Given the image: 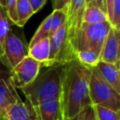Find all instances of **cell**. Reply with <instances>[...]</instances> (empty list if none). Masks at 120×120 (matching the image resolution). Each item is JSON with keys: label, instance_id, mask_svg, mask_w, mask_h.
<instances>
[{"label": "cell", "instance_id": "obj_1", "mask_svg": "<svg viewBox=\"0 0 120 120\" xmlns=\"http://www.w3.org/2000/svg\"><path fill=\"white\" fill-rule=\"evenodd\" d=\"M89 78L90 68L82 66L77 60L65 65L61 92L64 120L76 116L86 107L91 106Z\"/></svg>", "mask_w": 120, "mask_h": 120}, {"label": "cell", "instance_id": "obj_2", "mask_svg": "<svg viewBox=\"0 0 120 120\" xmlns=\"http://www.w3.org/2000/svg\"><path fill=\"white\" fill-rule=\"evenodd\" d=\"M65 65H54L39 71L36 79L27 86L21 89L33 107L45 98L54 97L61 100L62 82Z\"/></svg>", "mask_w": 120, "mask_h": 120}, {"label": "cell", "instance_id": "obj_3", "mask_svg": "<svg viewBox=\"0 0 120 120\" xmlns=\"http://www.w3.org/2000/svg\"><path fill=\"white\" fill-rule=\"evenodd\" d=\"M111 27L109 22L100 23L82 22V25L72 41L75 52L89 49L100 52Z\"/></svg>", "mask_w": 120, "mask_h": 120}, {"label": "cell", "instance_id": "obj_4", "mask_svg": "<svg viewBox=\"0 0 120 120\" xmlns=\"http://www.w3.org/2000/svg\"><path fill=\"white\" fill-rule=\"evenodd\" d=\"M89 98L91 105H99L120 112V94L101 78L96 68H90Z\"/></svg>", "mask_w": 120, "mask_h": 120}, {"label": "cell", "instance_id": "obj_5", "mask_svg": "<svg viewBox=\"0 0 120 120\" xmlns=\"http://www.w3.org/2000/svg\"><path fill=\"white\" fill-rule=\"evenodd\" d=\"M74 60H76V52L68 39L67 23L65 22L50 38V55L45 68L54 65H66Z\"/></svg>", "mask_w": 120, "mask_h": 120}, {"label": "cell", "instance_id": "obj_6", "mask_svg": "<svg viewBox=\"0 0 120 120\" xmlns=\"http://www.w3.org/2000/svg\"><path fill=\"white\" fill-rule=\"evenodd\" d=\"M27 55L28 45L18 33L10 29L5 38L4 56L0 64L3 65L8 71H10Z\"/></svg>", "mask_w": 120, "mask_h": 120}, {"label": "cell", "instance_id": "obj_7", "mask_svg": "<svg viewBox=\"0 0 120 120\" xmlns=\"http://www.w3.org/2000/svg\"><path fill=\"white\" fill-rule=\"evenodd\" d=\"M41 68L42 66L39 62L27 55L8 71L10 82L16 89H22L36 79Z\"/></svg>", "mask_w": 120, "mask_h": 120}, {"label": "cell", "instance_id": "obj_8", "mask_svg": "<svg viewBox=\"0 0 120 120\" xmlns=\"http://www.w3.org/2000/svg\"><path fill=\"white\" fill-rule=\"evenodd\" d=\"M21 100L16 88L10 82L8 71L0 68V120L12 104Z\"/></svg>", "mask_w": 120, "mask_h": 120}, {"label": "cell", "instance_id": "obj_9", "mask_svg": "<svg viewBox=\"0 0 120 120\" xmlns=\"http://www.w3.org/2000/svg\"><path fill=\"white\" fill-rule=\"evenodd\" d=\"M86 7L85 0H70L68 8L67 15V30L68 39L72 45L74 37L80 29L82 22V15ZM73 47V46H72Z\"/></svg>", "mask_w": 120, "mask_h": 120}, {"label": "cell", "instance_id": "obj_10", "mask_svg": "<svg viewBox=\"0 0 120 120\" xmlns=\"http://www.w3.org/2000/svg\"><path fill=\"white\" fill-rule=\"evenodd\" d=\"M33 108L38 120H64L61 100L58 98H45Z\"/></svg>", "mask_w": 120, "mask_h": 120}, {"label": "cell", "instance_id": "obj_11", "mask_svg": "<svg viewBox=\"0 0 120 120\" xmlns=\"http://www.w3.org/2000/svg\"><path fill=\"white\" fill-rule=\"evenodd\" d=\"M120 31L111 27L106 39L103 43L100 52V61L119 65V45H120Z\"/></svg>", "mask_w": 120, "mask_h": 120}, {"label": "cell", "instance_id": "obj_12", "mask_svg": "<svg viewBox=\"0 0 120 120\" xmlns=\"http://www.w3.org/2000/svg\"><path fill=\"white\" fill-rule=\"evenodd\" d=\"M2 120H38L33 106L27 101L12 104L5 112Z\"/></svg>", "mask_w": 120, "mask_h": 120}, {"label": "cell", "instance_id": "obj_13", "mask_svg": "<svg viewBox=\"0 0 120 120\" xmlns=\"http://www.w3.org/2000/svg\"><path fill=\"white\" fill-rule=\"evenodd\" d=\"M101 78L109 83L116 92L120 94V76H119V65L110 64L103 61H99L95 67Z\"/></svg>", "mask_w": 120, "mask_h": 120}, {"label": "cell", "instance_id": "obj_14", "mask_svg": "<svg viewBox=\"0 0 120 120\" xmlns=\"http://www.w3.org/2000/svg\"><path fill=\"white\" fill-rule=\"evenodd\" d=\"M28 55L45 68L50 55V38H44L28 47Z\"/></svg>", "mask_w": 120, "mask_h": 120}, {"label": "cell", "instance_id": "obj_15", "mask_svg": "<svg viewBox=\"0 0 120 120\" xmlns=\"http://www.w3.org/2000/svg\"><path fill=\"white\" fill-rule=\"evenodd\" d=\"M104 22H109L108 15L106 11L103 9L87 5L85 7L83 15H82V22L86 23H100Z\"/></svg>", "mask_w": 120, "mask_h": 120}, {"label": "cell", "instance_id": "obj_16", "mask_svg": "<svg viewBox=\"0 0 120 120\" xmlns=\"http://www.w3.org/2000/svg\"><path fill=\"white\" fill-rule=\"evenodd\" d=\"M16 14H17V26L23 27L27 21L35 14L32 6L28 0H17L16 3Z\"/></svg>", "mask_w": 120, "mask_h": 120}, {"label": "cell", "instance_id": "obj_17", "mask_svg": "<svg viewBox=\"0 0 120 120\" xmlns=\"http://www.w3.org/2000/svg\"><path fill=\"white\" fill-rule=\"evenodd\" d=\"M76 60L82 66L92 68H95L100 61V52L92 49L80 51L76 52Z\"/></svg>", "mask_w": 120, "mask_h": 120}, {"label": "cell", "instance_id": "obj_18", "mask_svg": "<svg viewBox=\"0 0 120 120\" xmlns=\"http://www.w3.org/2000/svg\"><path fill=\"white\" fill-rule=\"evenodd\" d=\"M51 20H52V15L50 14L48 17H46L43 22L39 24L38 29L36 30L34 36L32 37L28 47L32 46L33 44L37 43L38 41L44 39V38H50V29H51Z\"/></svg>", "mask_w": 120, "mask_h": 120}, {"label": "cell", "instance_id": "obj_19", "mask_svg": "<svg viewBox=\"0 0 120 120\" xmlns=\"http://www.w3.org/2000/svg\"><path fill=\"white\" fill-rule=\"evenodd\" d=\"M96 120H120V112L99 105H91Z\"/></svg>", "mask_w": 120, "mask_h": 120}, {"label": "cell", "instance_id": "obj_20", "mask_svg": "<svg viewBox=\"0 0 120 120\" xmlns=\"http://www.w3.org/2000/svg\"><path fill=\"white\" fill-rule=\"evenodd\" d=\"M10 21L8 20L5 9L0 6V62L4 56V43L5 38L10 30Z\"/></svg>", "mask_w": 120, "mask_h": 120}, {"label": "cell", "instance_id": "obj_21", "mask_svg": "<svg viewBox=\"0 0 120 120\" xmlns=\"http://www.w3.org/2000/svg\"><path fill=\"white\" fill-rule=\"evenodd\" d=\"M52 20H51V29H50V38L58 30L60 29L67 21L68 15V8L63 9H54L51 13Z\"/></svg>", "mask_w": 120, "mask_h": 120}, {"label": "cell", "instance_id": "obj_22", "mask_svg": "<svg viewBox=\"0 0 120 120\" xmlns=\"http://www.w3.org/2000/svg\"><path fill=\"white\" fill-rule=\"evenodd\" d=\"M16 3L17 0H0V6L5 9L7 16L12 24L18 22L17 14H16Z\"/></svg>", "mask_w": 120, "mask_h": 120}, {"label": "cell", "instance_id": "obj_23", "mask_svg": "<svg viewBox=\"0 0 120 120\" xmlns=\"http://www.w3.org/2000/svg\"><path fill=\"white\" fill-rule=\"evenodd\" d=\"M111 26L120 31V0H113Z\"/></svg>", "mask_w": 120, "mask_h": 120}, {"label": "cell", "instance_id": "obj_24", "mask_svg": "<svg viewBox=\"0 0 120 120\" xmlns=\"http://www.w3.org/2000/svg\"><path fill=\"white\" fill-rule=\"evenodd\" d=\"M70 0H52V8L54 9H63V8H68L69 5Z\"/></svg>", "mask_w": 120, "mask_h": 120}, {"label": "cell", "instance_id": "obj_25", "mask_svg": "<svg viewBox=\"0 0 120 120\" xmlns=\"http://www.w3.org/2000/svg\"><path fill=\"white\" fill-rule=\"evenodd\" d=\"M28 1L30 2L31 6H32L34 13L39 11L47 2V0H28Z\"/></svg>", "mask_w": 120, "mask_h": 120}, {"label": "cell", "instance_id": "obj_26", "mask_svg": "<svg viewBox=\"0 0 120 120\" xmlns=\"http://www.w3.org/2000/svg\"><path fill=\"white\" fill-rule=\"evenodd\" d=\"M86 2V6L90 5V6H94V7H98L101 9H103L104 11H106V4H105V0H85ZM107 13V11H106Z\"/></svg>", "mask_w": 120, "mask_h": 120}, {"label": "cell", "instance_id": "obj_27", "mask_svg": "<svg viewBox=\"0 0 120 120\" xmlns=\"http://www.w3.org/2000/svg\"><path fill=\"white\" fill-rule=\"evenodd\" d=\"M105 4H106V11H107V15H108L109 22H110V24H111V20H112V4H113V0H105Z\"/></svg>", "mask_w": 120, "mask_h": 120}, {"label": "cell", "instance_id": "obj_28", "mask_svg": "<svg viewBox=\"0 0 120 120\" xmlns=\"http://www.w3.org/2000/svg\"><path fill=\"white\" fill-rule=\"evenodd\" d=\"M89 107V106H88ZM86 107L82 112H81L79 114H77L76 116L72 117V118H68V119H65V120H85V117H86V112H87V108Z\"/></svg>", "mask_w": 120, "mask_h": 120}, {"label": "cell", "instance_id": "obj_29", "mask_svg": "<svg viewBox=\"0 0 120 120\" xmlns=\"http://www.w3.org/2000/svg\"><path fill=\"white\" fill-rule=\"evenodd\" d=\"M85 120H96V119H95L94 112H93L92 106H89V107L87 108V112H86V117H85Z\"/></svg>", "mask_w": 120, "mask_h": 120}]
</instances>
